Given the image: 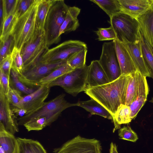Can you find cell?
I'll return each mask as SVG.
<instances>
[{
    "label": "cell",
    "mask_w": 153,
    "mask_h": 153,
    "mask_svg": "<svg viewBox=\"0 0 153 153\" xmlns=\"http://www.w3.org/2000/svg\"><path fill=\"white\" fill-rule=\"evenodd\" d=\"M129 76L122 75L107 84L87 88L85 92L105 108L113 118L119 107L124 104Z\"/></svg>",
    "instance_id": "cell-1"
},
{
    "label": "cell",
    "mask_w": 153,
    "mask_h": 153,
    "mask_svg": "<svg viewBox=\"0 0 153 153\" xmlns=\"http://www.w3.org/2000/svg\"><path fill=\"white\" fill-rule=\"evenodd\" d=\"M38 2L39 0H34L27 10L18 19L11 33L14 41V47L20 51L37 31L36 18Z\"/></svg>",
    "instance_id": "cell-2"
},
{
    "label": "cell",
    "mask_w": 153,
    "mask_h": 153,
    "mask_svg": "<svg viewBox=\"0 0 153 153\" xmlns=\"http://www.w3.org/2000/svg\"><path fill=\"white\" fill-rule=\"evenodd\" d=\"M65 94H62L54 98L45 102L35 111L22 117L17 118L18 126H22L29 120L34 118L45 117L47 120V126L56 121L62 112L69 107L77 106L76 103H71L65 98Z\"/></svg>",
    "instance_id": "cell-3"
},
{
    "label": "cell",
    "mask_w": 153,
    "mask_h": 153,
    "mask_svg": "<svg viewBox=\"0 0 153 153\" xmlns=\"http://www.w3.org/2000/svg\"><path fill=\"white\" fill-rule=\"evenodd\" d=\"M109 22L119 42L125 44L136 43L140 40L142 35L137 19L120 12L111 18Z\"/></svg>",
    "instance_id": "cell-4"
},
{
    "label": "cell",
    "mask_w": 153,
    "mask_h": 153,
    "mask_svg": "<svg viewBox=\"0 0 153 153\" xmlns=\"http://www.w3.org/2000/svg\"><path fill=\"white\" fill-rule=\"evenodd\" d=\"M69 7L63 0H56L51 7L44 27L45 40L48 47L60 41V28L65 20Z\"/></svg>",
    "instance_id": "cell-5"
},
{
    "label": "cell",
    "mask_w": 153,
    "mask_h": 153,
    "mask_svg": "<svg viewBox=\"0 0 153 153\" xmlns=\"http://www.w3.org/2000/svg\"><path fill=\"white\" fill-rule=\"evenodd\" d=\"M88 66L74 69L59 77L48 86L50 88L59 86L67 93L74 96L85 91L87 86V78Z\"/></svg>",
    "instance_id": "cell-6"
},
{
    "label": "cell",
    "mask_w": 153,
    "mask_h": 153,
    "mask_svg": "<svg viewBox=\"0 0 153 153\" xmlns=\"http://www.w3.org/2000/svg\"><path fill=\"white\" fill-rule=\"evenodd\" d=\"M48 49L45 40V32L37 31L23 45L20 51L23 63V72L38 62Z\"/></svg>",
    "instance_id": "cell-7"
},
{
    "label": "cell",
    "mask_w": 153,
    "mask_h": 153,
    "mask_svg": "<svg viewBox=\"0 0 153 153\" xmlns=\"http://www.w3.org/2000/svg\"><path fill=\"white\" fill-rule=\"evenodd\" d=\"M87 49V45L83 42L76 40L66 41L53 48L49 49L39 61L46 63L67 62L75 54Z\"/></svg>",
    "instance_id": "cell-8"
},
{
    "label": "cell",
    "mask_w": 153,
    "mask_h": 153,
    "mask_svg": "<svg viewBox=\"0 0 153 153\" xmlns=\"http://www.w3.org/2000/svg\"><path fill=\"white\" fill-rule=\"evenodd\" d=\"M100 141L78 135L54 149L53 153H102Z\"/></svg>",
    "instance_id": "cell-9"
},
{
    "label": "cell",
    "mask_w": 153,
    "mask_h": 153,
    "mask_svg": "<svg viewBox=\"0 0 153 153\" xmlns=\"http://www.w3.org/2000/svg\"><path fill=\"white\" fill-rule=\"evenodd\" d=\"M67 63L61 62L55 63H46L39 61L35 65L19 75V80L27 86L39 88V82L57 68Z\"/></svg>",
    "instance_id": "cell-10"
},
{
    "label": "cell",
    "mask_w": 153,
    "mask_h": 153,
    "mask_svg": "<svg viewBox=\"0 0 153 153\" xmlns=\"http://www.w3.org/2000/svg\"><path fill=\"white\" fill-rule=\"evenodd\" d=\"M98 61L110 82L117 79L122 75L113 40L103 44Z\"/></svg>",
    "instance_id": "cell-11"
},
{
    "label": "cell",
    "mask_w": 153,
    "mask_h": 153,
    "mask_svg": "<svg viewBox=\"0 0 153 153\" xmlns=\"http://www.w3.org/2000/svg\"><path fill=\"white\" fill-rule=\"evenodd\" d=\"M50 88L48 85H42L34 92L23 97L17 104L13 105L27 111V114L40 107L48 97Z\"/></svg>",
    "instance_id": "cell-12"
},
{
    "label": "cell",
    "mask_w": 153,
    "mask_h": 153,
    "mask_svg": "<svg viewBox=\"0 0 153 153\" xmlns=\"http://www.w3.org/2000/svg\"><path fill=\"white\" fill-rule=\"evenodd\" d=\"M17 118L6 95L0 89V123L7 131L14 135L19 130Z\"/></svg>",
    "instance_id": "cell-13"
},
{
    "label": "cell",
    "mask_w": 153,
    "mask_h": 153,
    "mask_svg": "<svg viewBox=\"0 0 153 153\" xmlns=\"http://www.w3.org/2000/svg\"><path fill=\"white\" fill-rule=\"evenodd\" d=\"M149 92V88L146 77L140 73L138 84L134 99L129 105L132 120L136 118L146 102Z\"/></svg>",
    "instance_id": "cell-14"
},
{
    "label": "cell",
    "mask_w": 153,
    "mask_h": 153,
    "mask_svg": "<svg viewBox=\"0 0 153 153\" xmlns=\"http://www.w3.org/2000/svg\"><path fill=\"white\" fill-rule=\"evenodd\" d=\"M121 12L137 19L149 8L151 0H118Z\"/></svg>",
    "instance_id": "cell-15"
},
{
    "label": "cell",
    "mask_w": 153,
    "mask_h": 153,
    "mask_svg": "<svg viewBox=\"0 0 153 153\" xmlns=\"http://www.w3.org/2000/svg\"><path fill=\"white\" fill-rule=\"evenodd\" d=\"M113 40L122 75H128L137 71L123 44L117 39Z\"/></svg>",
    "instance_id": "cell-16"
},
{
    "label": "cell",
    "mask_w": 153,
    "mask_h": 153,
    "mask_svg": "<svg viewBox=\"0 0 153 153\" xmlns=\"http://www.w3.org/2000/svg\"><path fill=\"white\" fill-rule=\"evenodd\" d=\"M88 66L86 89L110 82L98 60L92 61Z\"/></svg>",
    "instance_id": "cell-17"
},
{
    "label": "cell",
    "mask_w": 153,
    "mask_h": 153,
    "mask_svg": "<svg viewBox=\"0 0 153 153\" xmlns=\"http://www.w3.org/2000/svg\"><path fill=\"white\" fill-rule=\"evenodd\" d=\"M149 8L137 20L140 33L144 39L151 46H153V1L151 0Z\"/></svg>",
    "instance_id": "cell-18"
},
{
    "label": "cell",
    "mask_w": 153,
    "mask_h": 153,
    "mask_svg": "<svg viewBox=\"0 0 153 153\" xmlns=\"http://www.w3.org/2000/svg\"><path fill=\"white\" fill-rule=\"evenodd\" d=\"M123 44L129 54L137 70L143 76L150 77L143 57L140 40L136 43Z\"/></svg>",
    "instance_id": "cell-19"
},
{
    "label": "cell",
    "mask_w": 153,
    "mask_h": 153,
    "mask_svg": "<svg viewBox=\"0 0 153 153\" xmlns=\"http://www.w3.org/2000/svg\"><path fill=\"white\" fill-rule=\"evenodd\" d=\"M80 10V8L75 6L69 7L65 18L60 28V36L65 32L75 31L79 27L77 17Z\"/></svg>",
    "instance_id": "cell-20"
},
{
    "label": "cell",
    "mask_w": 153,
    "mask_h": 153,
    "mask_svg": "<svg viewBox=\"0 0 153 153\" xmlns=\"http://www.w3.org/2000/svg\"><path fill=\"white\" fill-rule=\"evenodd\" d=\"M16 153H47L42 144L38 141L18 137Z\"/></svg>",
    "instance_id": "cell-21"
},
{
    "label": "cell",
    "mask_w": 153,
    "mask_h": 153,
    "mask_svg": "<svg viewBox=\"0 0 153 153\" xmlns=\"http://www.w3.org/2000/svg\"><path fill=\"white\" fill-rule=\"evenodd\" d=\"M0 147L5 153H16L17 140L14 135L7 131L0 123Z\"/></svg>",
    "instance_id": "cell-22"
},
{
    "label": "cell",
    "mask_w": 153,
    "mask_h": 153,
    "mask_svg": "<svg viewBox=\"0 0 153 153\" xmlns=\"http://www.w3.org/2000/svg\"><path fill=\"white\" fill-rule=\"evenodd\" d=\"M56 0H39L36 18L37 31L45 32L44 27L48 12Z\"/></svg>",
    "instance_id": "cell-23"
},
{
    "label": "cell",
    "mask_w": 153,
    "mask_h": 153,
    "mask_svg": "<svg viewBox=\"0 0 153 153\" xmlns=\"http://www.w3.org/2000/svg\"><path fill=\"white\" fill-rule=\"evenodd\" d=\"M78 106L85 109L91 114H97L108 119H113L111 113L102 105L94 99L79 101L77 102Z\"/></svg>",
    "instance_id": "cell-24"
},
{
    "label": "cell",
    "mask_w": 153,
    "mask_h": 153,
    "mask_svg": "<svg viewBox=\"0 0 153 153\" xmlns=\"http://www.w3.org/2000/svg\"><path fill=\"white\" fill-rule=\"evenodd\" d=\"M140 74V73L137 71L129 75L124 105L129 106L133 101L138 84Z\"/></svg>",
    "instance_id": "cell-25"
},
{
    "label": "cell",
    "mask_w": 153,
    "mask_h": 153,
    "mask_svg": "<svg viewBox=\"0 0 153 153\" xmlns=\"http://www.w3.org/2000/svg\"><path fill=\"white\" fill-rule=\"evenodd\" d=\"M113 120L115 127L113 131L120 128L121 125L130 123L132 119L129 106L124 104L121 105L116 111Z\"/></svg>",
    "instance_id": "cell-26"
},
{
    "label": "cell",
    "mask_w": 153,
    "mask_h": 153,
    "mask_svg": "<svg viewBox=\"0 0 153 153\" xmlns=\"http://www.w3.org/2000/svg\"><path fill=\"white\" fill-rule=\"evenodd\" d=\"M99 6L108 16L110 18L121 12V7L118 0H90Z\"/></svg>",
    "instance_id": "cell-27"
},
{
    "label": "cell",
    "mask_w": 153,
    "mask_h": 153,
    "mask_svg": "<svg viewBox=\"0 0 153 153\" xmlns=\"http://www.w3.org/2000/svg\"><path fill=\"white\" fill-rule=\"evenodd\" d=\"M73 69L67 63L62 65L57 68L47 76L41 79L38 84L39 87L42 85H48L59 77Z\"/></svg>",
    "instance_id": "cell-28"
},
{
    "label": "cell",
    "mask_w": 153,
    "mask_h": 153,
    "mask_svg": "<svg viewBox=\"0 0 153 153\" xmlns=\"http://www.w3.org/2000/svg\"><path fill=\"white\" fill-rule=\"evenodd\" d=\"M140 42L142 54L146 67L149 73L150 77L153 79V55L149 44L144 39L142 35Z\"/></svg>",
    "instance_id": "cell-29"
},
{
    "label": "cell",
    "mask_w": 153,
    "mask_h": 153,
    "mask_svg": "<svg viewBox=\"0 0 153 153\" xmlns=\"http://www.w3.org/2000/svg\"><path fill=\"white\" fill-rule=\"evenodd\" d=\"M16 10L11 13L4 20L0 30V40H3L11 35L16 23L18 18Z\"/></svg>",
    "instance_id": "cell-30"
},
{
    "label": "cell",
    "mask_w": 153,
    "mask_h": 153,
    "mask_svg": "<svg viewBox=\"0 0 153 153\" xmlns=\"http://www.w3.org/2000/svg\"><path fill=\"white\" fill-rule=\"evenodd\" d=\"M10 84L15 89L27 95L32 93L36 90L22 82L19 79V74L12 68L10 74Z\"/></svg>",
    "instance_id": "cell-31"
},
{
    "label": "cell",
    "mask_w": 153,
    "mask_h": 153,
    "mask_svg": "<svg viewBox=\"0 0 153 153\" xmlns=\"http://www.w3.org/2000/svg\"><path fill=\"white\" fill-rule=\"evenodd\" d=\"M14 47V41L11 34L3 40L0 41V62L12 53Z\"/></svg>",
    "instance_id": "cell-32"
},
{
    "label": "cell",
    "mask_w": 153,
    "mask_h": 153,
    "mask_svg": "<svg viewBox=\"0 0 153 153\" xmlns=\"http://www.w3.org/2000/svg\"><path fill=\"white\" fill-rule=\"evenodd\" d=\"M87 49H85L75 54L67 61V63L73 69L82 68L85 65Z\"/></svg>",
    "instance_id": "cell-33"
},
{
    "label": "cell",
    "mask_w": 153,
    "mask_h": 153,
    "mask_svg": "<svg viewBox=\"0 0 153 153\" xmlns=\"http://www.w3.org/2000/svg\"><path fill=\"white\" fill-rule=\"evenodd\" d=\"M23 126L28 131H39L48 126L47 120L45 117L31 119L26 122Z\"/></svg>",
    "instance_id": "cell-34"
},
{
    "label": "cell",
    "mask_w": 153,
    "mask_h": 153,
    "mask_svg": "<svg viewBox=\"0 0 153 153\" xmlns=\"http://www.w3.org/2000/svg\"><path fill=\"white\" fill-rule=\"evenodd\" d=\"M11 55L13 60L12 68L20 75L22 74L24 70L23 61L20 51L14 47Z\"/></svg>",
    "instance_id": "cell-35"
},
{
    "label": "cell",
    "mask_w": 153,
    "mask_h": 153,
    "mask_svg": "<svg viewBox=\"0 0 153 153\" xmlns=\"http://www.w3.org/2000/svg\"><path fill=\"white\" fill-rule=\"evenodd\" d=\"M96 33L98 36V39L100 41L116 39L115 33L111 26L107 28H99Z\"/></svg>",
    "instance_id": "cell-36"
},
{
    "label": "cell",
    "mask_w": 153,
    "mask_h": 153,
    "mask_svg": "<svg viewBox=\"0 0 153 153\" xmlns=\"http://www.w3.org/2000/svg\"><path fill=\"white\" fill-rule=\"evenodd\" d=\"M118 135L120 139L135 142L138 139L137 134L130 126H124L118 131Z\"/></svg>",
    "instance_id": "cell-37"
},
{
    "label": "cell",
    "mask_w": 153,
    "mask_h": 153,
    "mask_svg": "<svg viewBox=\"0 0 153 153\" xmlns=\"http://www.w3.org/2000/svg\"><path fill=\"white\" fill-rule=\"evenodd\" d=\"M6 97L10 105H15L18 103L22 99V93L13 88L10 84Z\"/></svg>",
    "instance_id": "cell-38"
},
{
    "label": "cell",
    "mask_w": 153,
    "mask_h": 153,
    "mask_svg": "<svg viewBox=\"0 0 153 153\" xmlns=\"http://www.w3.org/2000/svg\"><path fill=\"white\" fill-rule=\"evenodd\" d=\"M18 1L19 0H2L4 21L11 13L16 10Z\"/></svg>",
    "instance_id": "cell-39"
},
{
    "label": "cell",
    "mask_w": 153,
    "mask_h": 153,
    "mask_svg": "<svg viewBox=\"0 0 153 153\" xmlns=\"http://www.w3.org/2000/svg\"><path fill=\"white\" fill-rule=\"evenodd\" d=\"M34 0H19L16 10V14L19 18L29 8Z\"/></svg>",
    "instance_id": "cell-40"
},
{
    "label": "cell",
    "mask_w": 153,
    "mask_h": 153,
    "mask_svg": "<svg viewBox=\"0 0 153 153\" xmlns=\"http://www.w3.org/2000/svg\"><path fill=\"white\" fill-rule=\"evenodd\" d=\"M11 54L7 56L0 62V70L2 71L4 74L9 76H10L13 63Z\"/></svg>",
    "instance_id": "cell-41"
},
{
    "label": "cell",
    "mask_w": 153,
    "mask_h": 153,
    "mask_svg": "<svg viewBox=\"0 0 153 153\" xmlns=\"http://www.w3.org/2000/svg\"><path fill=\"white\" fill-rule=\"evenodd\" d=\"M10 86V76L0 70V89L3 90L5 95L8 93Z\"/></svg>",
    "instance_id": "cell-42"
},
{
    "label": "cell",
    "mask_w": 153,
    "mask_h": 153,
    "mask_svg": "<svg viewBox=\"0 0 153 153\" xmlns=\"http://www.w3.org/2000/svg\"><path fill=\"white\" fill-rule=\"evenodd\" d=\"M11 110L16 117H22L27 114V112L26 110L14 105H10Z\"/></svg>",
    "instance_id": "cell-43"
},
{
    "label": "cell",
    "mask_w": 153,
    "mask_h": 153,
    "mask_svg": "<svg viewBox=\"0 0 153 153\" xmlns=\"http://www.w3.org/2000/svg\"><path fill=\"white\" fill-rule=\"evenodd\" d=\"M4 21V15L3 7L2 0H0V30L2 28Z\"/></svg>",
    "instance_id": "cell-44"
},
{
    "label": "cell",
    "mask_w": 153,
    "mask_h": 153,
    "mask_svg": "<svg viewBox=\"0 0 153 153\" xmlns=\"http://www.w3.org/2000/svg\"><path fill=\"white\" fill-rule=\"evenodd\" d=\"M110 153H118L117 146L115 143L111 142L110 145Z\"/></svg>",
    "instance_id": "cell-45"
},
{
    "label": "cell",
    "mask_w": 153,
    "mask_h": 153,
    "mask_svg": "<svg viewBox=\"0 0 153 153\" xmlns=\"http://www.w3.org/2000/svg\"><path fill=\"white\" fill-rule=\"evenodd\" d=\"M149 46L151 49V51L153 55V46H151L149 45Z\"/></svg>",
    "instance_id": "cell-46"
},
{
    "label": "cell",
    "mask_w": 153,
    "mask_h": 153,
    "mask_svg": "<svg viewBox=\"0 0 153 153\" xmlns=\"http://www.w3.org/2000/svg\"><path fill=\"white\" fill-rule=\"evenodd\" d=\"M150 102L153 103V97H152L151 100L149 101Z\"/></svg>",
    "instance_id": "cell-47"
},
{
    "label": "cell",
    "mask_w": 153,
    "mask_h": 153,
    "mask_svg": "<svg viewBox=\"0 0 153 153\" xmlns=\"http://www.w3.org/2000/svg\"></svg>",
    "instance_id": "cell-48"
}]
</instances>
